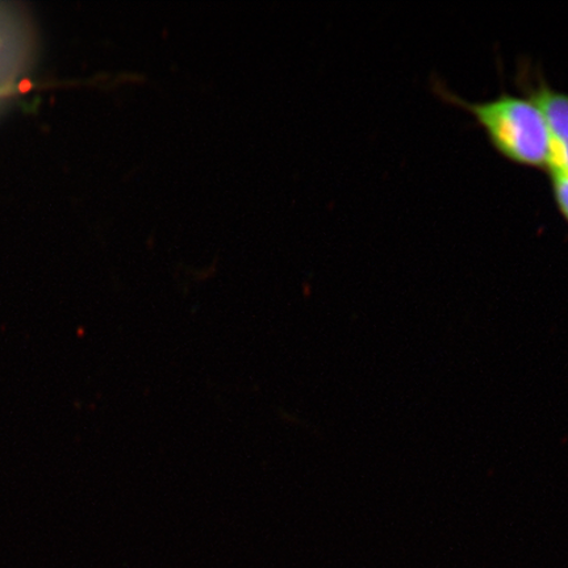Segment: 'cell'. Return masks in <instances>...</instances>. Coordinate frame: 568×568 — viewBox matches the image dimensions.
Returning a JSON list of instances; mask_svg holds the SVG:
<instances>
[{
    "instance_id": "6da1fadb",
    "label": "cell",
    "mask_w": 568,
    "mask_h": 568,
    "mask_svg": "<svg viewBox=\"0 0 568 568\" xmlns=\"http://www.w3.org/2000/svg\"><path fill=\"white\" fill-rule=\"evenodd\" d=\"M433 89L446 103L470 113L503 159L518 166L549 172L551 148L548 128L530 98L506 91L488 101L473 102L443 83H435Z\"/></svg>"
},
{
    "instance_id": "7a4b0ae2",
    "label": "cell",
    "mask_w": 568,
    "mask_h": 568,
    "mask_svg": "<svg viewBox=\"0 0 568 568\" xmlns=\"http://www.w3.org/2000/svg\"><path fill=\"white\" fill-rule=\"evenodd\" d=\"M523 94L531 99L548 128L551 166L550 173L568 175V92L552 88L546 78L529 63L517 75Z\"/></svg>"
},
{
    "instance_id": "3957f363",
    "label": "cell",
    "mask_w": 568,
    "mask_h": 568,
    "mask_svg": "<svg viewBox=\"0 0 568 568\" xmlns=\"http://www.w3.org/2000/svg\"><path fill=\"white\" fill-rule=\"evenodd\" d=\"M550 183L554 203L568 224V175L550 173Z\"/></svg>"
}]
</instances>
